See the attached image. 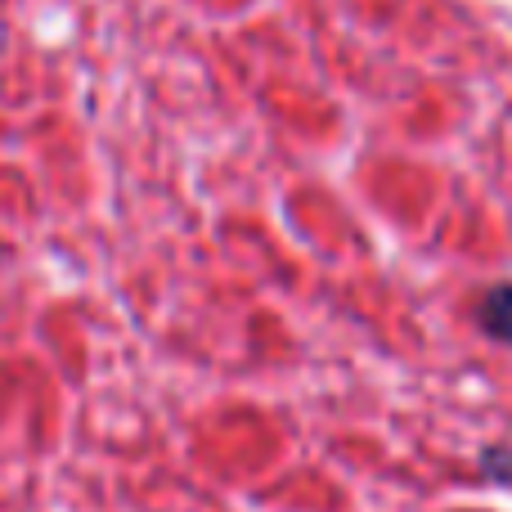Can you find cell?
<instances>
[{"instance_id":"1","label":"cell","mask_w":512,"mask_h":512,"mask_svg":"<svg viewBox=\"0 0 512 512\" xmlns=\"http://www.w3.org/2000/svg\"><path fill=\"white\" fill-rule=\"evenodd\" d=\"M481 324L495 337H512V283H499L481 297Z\"/></svg>"}]
</instances>
